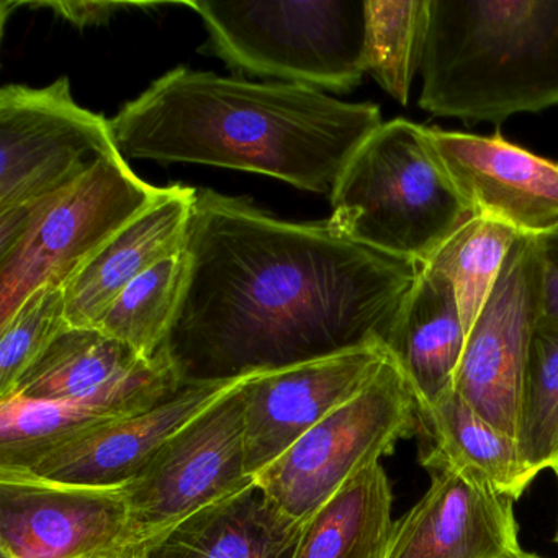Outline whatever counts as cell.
Masks as SVG:
<instances>
[{"label":"cell","mask_w":558,"mask_h":558,"mask_svg":"<svg viewBox=\"0 0 558 558\" xmlns=\"http://www.w3.org/2000/svg\"><path fill=\"white\" fill-rule=\"evenodd\" d=\"M185 276L184 247L126 286L94 328L156 361L178 312Z\"/></svg>","instance_id":"603a6c76"},{"label":"cell","mask_w":558,"mask_h":558,"mask_svg":"<svg viewBox=\"0 0 558 558\" xmlns=\"http://www.w3.org/2000/svg\"><path fill=\"white\" fill-rule=\"evenodd\" d=\"M68 326L63 287L35 292L0 326V401L14 390L22 375Z\"/></svg>","instance_id":"4316f807"},{"label":"cell","mask_w":558,"mask_h":558,"mask_svg":"<svg viewBox=\"0 0 558 558\" xmlns=\"http://www.w3.org/2000/svg\"><path fill=\"white\" fill-rule=\"evenodd\" d=\"M384 344L253 375L244 385L247 472L256 480L300 437L361 393L388 361Z\"/></svg>","instance_id":"4fadbf2b"},{"label":"cell","mask_w":558,"mask_h":558,"mask_svg":"<svg viewBox=\"0 0 558 558\" xmlns=\"http://www.w3.org/2000/svg\"><path fill=\"white\" fill-rule=\"evenodd\" d=\"M420 434L416 401L390 357L374 380L256 476L290 518L306 521L349 480Z\"/></svg>","instance_id":"52a82bcc"},{"label":"cell","mask_w":558,"mask_h":558,"mask_svg":"<svg viewBox=\"0 0 558 558\" xmlns=\"http://www.w3.org/2000/svg\"><path fill=\"white\" fill-rule=\"evenodd\" d=\"M201 17L207 50L231 70L349 93L365 70L367 0L182 2Z\"/></svg>","instance_id":"5b68a950"},{"label":"cell","mask_w":558,"mask_h":558,"mask_svg":"<svg viewBox=\"0 0 558 558\" xmlns=\"http://www.w3.org/2000/svg\"><path fill=\"white\" fill-rule=\"evenodd\" d=\"M424 470L473 473L502 495L519 501L538 473L525 462L514 437L480 416L452 388L434 403L417 408Z\"/></svg>","instance_id":"ffe728a7"},{"label":"cell","mask_w":558,"mask_h":558,"mask_svg":"<svg viewBox=\"0 0 558 558\" xmlns=\"http://www.w3.org/2000/svg\"><path fill=\"white\" fill-rule=\"evenodd\" d=\"M187 276L159 357L182 385L227 384L384 344L423 267L331 221H287L195 189Z\"/></svg>","instance_id":"6da1fadb"},{"label":"cell","mask_w":558,"mask_h":558,"mask_svg":"<svg viewBox=\"0 0 558 558\" xmlns=\"http://www.w3.org/2000/svg\"><path fill=\"white\" fill-rule=\"evenodd\" d=\"M551 472H554V475L557 476L558 482V462L555 463L554 469H551ZM555 542L558 544V529H557V535H555Z\"/></svg>","instance_id":"1f68e13d"},{"label":"cell","mask_w":558,"mask_h":558,"mask_svg":"<svg viewBox=\"0 0 558 558\" xmlns=\"http://www.w3.org/2000/svg\"><path fill=\"white\" fill-rule=\"evenodd\" d=\"M247 378L174 434L123 486L136 547L256 482L244 439Z\"/></svg>","instance_id":"9c48e42d"},{"label":"cell","mask_w":558,"mask_h":558,"mask_svg":"<svg viewBox=\"0 0 558 558\" xmlns=\"http://www.w3.org/2000/svg\"><path fill=\"white\" fill-rule=\"evenodd\" d=\"M420 107L499 123L558 106V0H429Z\"/></svg>","instance_id":"3957f363"},{"label":"cell","mask_w":558,"mask_h":558,"mask_svg":"<svg viewBox=\"0 0 558 558\" xmlns=\"http://www.w3.org/2000/svg\"><path fill=\"white\" fill-rule=\"evenodd\" d=\"M31 8L51 9L54 14L63 17L64 21L73 24L74 27H99V25L109 24L122 9L133 8L140 4H126V2H35L28 4Z\"/></svg>","instance_id":"f1b7e54d"},{"label":"cell","mask_w":558,"mask_h":558,"mask_svg":"<svg viewBox=\"0 0 558 558\" xmlns=\"http://www.w3.org/2000/svg\"><path fill=\"white\" fill-rule=\"evenodd\" d=\"M427 143L463 201L492 218L538 238L558 230V162L495 136L427 129Z\"/></svg>","instance_id":"5bb4252c"},{"label":"cell","mask_w":558,"mask_h":558,"mask_svg":"<svg viewBox=\"0 0 558 558\" xmlns=\"http://www.w3.org/2000/svg\"><path fill=\"white\" fill-rule=\"evenodd\" d=\"M541 260V319L558 328V230L534 238Z\"/></svg>","instance_id":"83f0119b"},{"label":"cell","mask_w":558,"mask_h":558,"mask_svg":"<svg viewBox=\"0 0 558 558\" xmlns=\"http://www.w3.org/2000/svg\"><path fill=\"white\" fill-rule=\"evenodd\" d=\"M195 189L168 185V192L110 238L63 286L66 323L94 328L113 300L146 270L182 253Z\"/></svg>","instance_id":"e0dca14e"},{"label":"cell","mask_w":558,"mask_h":558,"mask_svg":"<svg viewBox=\"0 0 558 558\" xmlns=\"http://www.w3.org/2000/svg\"><path fill=\"white\" fill-rule=\"evenodd\" d=\"M518 558H544V557H541V555H537V554H529V551H524V554L519 555Z\"/></svg>","instance_id":"4dcf8cb0"},{"label":"cell","mask_w":558,"mask_h":558,"mask_svg":"<svg viewBox=\"0 0 558 558\" xmlns=\"http://www.w3.org/2000/svg\"><path fill=\"white\" fill-rule=\"evenodd\" d=\"M168 192L122 155L99 159L41 204L0 214V326L44 287H63L110 238Z\"/></svg>","instance_id":"8992f818"},{"label":"cell","mask_w":558,"mask_h":558,"mask_svg":"<svg viewBox=\"0 0 558 558\" xmlns=\"http://www.w3.org/2000/svg\"><path fill=\"white\" fill-rule=\"evenodd\" d=\"M395 522L390 478L375 463L303 521L293 558H385Z\"/></svg>","instance_id":"44dd1931"},{"label":"cell","mask_w":558,"mask_h":558,"mask_svg":"<svg viewBox=\"0 0 558 558\" xmlns=\"http://www.w3.org/2000/svg\"><path fill=\"white\" fill-rule=\"evenodd\" d=\"M329 197L339 233L421 267L475 217L424 126L404 119L381 123L359 146Z\"/></svg>","instance_id":"277c9868"},{"label":"cell","mask_w":558,"mask_h":558,"mask_svg":"<svg viewBox=\"0 0 558 558\" xmlns=\"http://www.w3.org/2000/svg\"><path fill=\"white\" fill-rule=\"evenodd\" d=\"M381 123L375 104L185 66L156 80L110 119L125 159L253 172L315 194H331L349 159Z\"/></svg>","instance_id":"7a4b0ae2"},{"label":"cell","mask_w":558,"mask_h":558,"mask_svg":"<svg viewBox=\"0 0 558 558\" xmlns=\"http://www.w3.org/2000/svg\"><path fill=\"white\" fill-rule=\"evenodd\" d=\"M0 472H24L102 417L63 404L0 401Z\"/></svg>","instance_id":"484cf974"},{"label":"cell","mask_w":558,"mask_h":558,"mask_svg":"<svg viewBox=\"0 0 558 558\" xmlns=\"http://www.w3.org/2000/svg\"><path fill=\"white\" fill-rule=\"evenodd\" d=\"M136 547L122 488L0 472L2 558H93Z\"/></svg>","instance_id":"7c38bea8"},{"label":"cell","mask_w":558,"mask_h":558,"mask_svg":"<svg viewBox=\"0 0 558 558\" xmlns=\"http://www.w3.org/2000/svg\"><path fill=\"white\" fill-rule=\"evenodd\" d=\"M181 387L165 359L145 357L100 329L68 325L2 401L63 404L116 420L151 410Z\"/></svg>","instance_id":"30bf717a"},{"label":"cell","mask_w":558,"mask_h":558,"mask_svg":"<svg viewBox=\"0 0 558 558\" xmlns=\"http://www.w3.org/2000/svg\"><path fill=\"white\" fill-rule=\"evenodd\" d=\"M365 70L400 106L410 102L426 44L429 0H367Z\"/></svg>","instance_id":"cb8c5ba5"},{"label":"cell","mask_w":558,"mask_h":558,"mask_svg":"<svg viewBox=\"0 0 558 558\" xmlns=\"http://www.w3.org/2000/svg\"><path fill=\"white\" fill-rule=\"evenodd\" d=\"M240 380L182 385L178 393L151 410L100 421L81 430L19 473L63 485L123 488L174 434L230 393Z\"/></svg>","instance_id":"2e32d148"},{"label":"cell","mask_w":558,"mask_h":558,"mask_svg":"<svg viewBox=\"0 0 558 558\" xmlns=\"http://www.w3.org/2000/svg\"><path fill=\"white\" fill-rule=\"evenodd\" d=\"M93 558H140L138 547L123 548V550L112 551V554L97 555Z\"/></svg>","instance_id":"f546056e"},{"label":"cell","mask_w":558,"mask_h":558,"mask_svg":"<svg viewBox=\"0 0 558 558\" xmlns=\"http://www.w3.org/2000/svg\"><path fill=\"white\" fill-rule=\"evenodd\" d=\"M518 444L537 473L558 462V328L541 322L525 365Z\"/></svg>","instance_id":"d4e9b609"},{"label":"cell","mask_w":558,"mask_h":558,"mask_svg":"<svg viewBox=\"0 0 558 558\" xmlns=\"http://www.w3.org/2000/svg\"><path fill=\"white\" fill-rule=\"evenodd\" d=\"M302 529L254 482L146 542L140 558H293Z\"/></svg>","instance_id":"ac0fdd59"},{"label":"cell","mask_w":558,"mask_h":558,"mask_svg":"<svg viewBox=\"0 0 558 558\" xmlns=\"http://www.w3.org/2000/svg\"><path fill=\"white\" fill-rule=\"evenodd\" d=\"M518 231L486 217H475L456 231L423 267L449 280L466 335L492 296Z\"/></svg>","instance_id":"7402d4cb"},{"label":"cell","mask_w":558,"mask_h":558,"mask_svg":"<svg viewBox=\"0 0 558 558\" xmlns=\"http://www.w3.org/2000/svg\"><path fill=\"white\" fill-rule=\"evenodd\" d=\"M113 155L110 120L81 107L68 77L0 89V214L41 204Z\"/></svg>","instance_id":"ba28073f"},{"label":"cell","mask_w":558,"mask_h":558,"mask_svg":"<svg viewBox=\"0 0 558 558\" xmlns=\"http://www.w3.org/2000/svg\"><path fill=\"white\" fill-rule=\"evenodd\" d=\"M541 319V260L534 238L515 241L485 308L466 335L453 390L518 440L522 384Z\"/></svg>","instance_id":"8fae6325"},{"label":"cell","mask_w":558,"mask_h":558,"mask_svg":"<svg viewBox=\"0 0 558 558\" xmlns=\"http://www.w3.org/2000/svg\"><path fill=\"white\" fill-rule=\"evenodd\" d=\"M466 329L446 277L423 267L385 341L417 408L453 387L465 349Z\"/></svg>","instance_id":"d6986e66"},{"label":"cell","mask_w":558,"mask_h":558,"mask_svg":"<svg viewBox=\"0 0 558 558\" xmlns=\"http://www.w3.org/2000/svg\"><path fill=\"white\" fill-rule=\"evenodd\" d=\"M430 485L395 522L385 558H518L514 499L469 472L429 470Z\"/></svg>","instance_id":"9a60e30c"}]
</instances>
